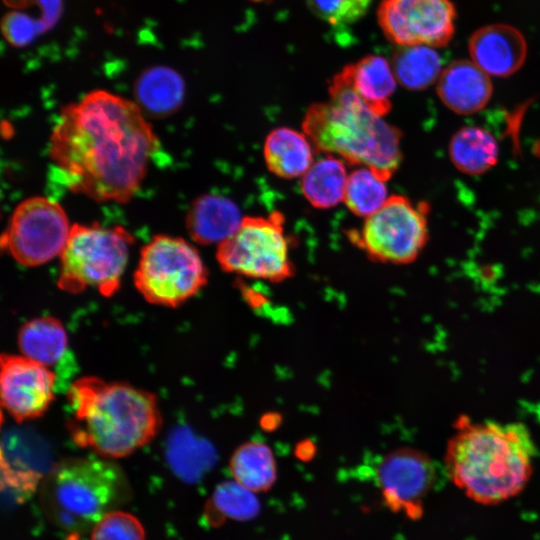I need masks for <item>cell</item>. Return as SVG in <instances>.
<instances>
[{"mask_svg": "<svg viewBox=\"0 0 540 540\" xmlns=\"http://www.w3.org/2000/svg\"><path fill=\"white\" fill-rule=\"evenodd\" d=\"M314 146L303 131L273 129L265 138L263 156L268 170L283 179L302 177L314 163Z\"/></svg>", "mask_w": 540, "mask_h": 540, "instance_id": "ac0fdd59", "label": "cell"}, {"mask_svg": "<svg viewBox=\"0 0 540 540\" xmlns=\"http://www.w3.org/2000/svg\"><path fill=\"white\" fill-rule=\"evenodd\" d=\"M338 73L374 113L382 117L389 113L398 82L386 58L366 55L344 66Z\"/></svg>", "mask_w": 540, "mask_h": 540, "instance_id": "2e32d148", "label": "cell"}, {"mask_svg": "<svg viewBox=\"0 0 540 540\" xmlns=\"http://www.w3.org/2000/svg\"><path fill=\"white\" fill-rule=\"evenodd\" d=\"M17 344L21 355L50 367L64 356L68 337L59 319L41 316L25 322L20 327Z\"/></svg>", "mask_w": 540, "mask_h": 540, "instance_id": "44dd1931", "label": "cell"}, {"mask_svg": "<svg viewBox=\"0 0 540 540\" xmlns=\"http://www.w3.org/2000/svg\"><path fill=\"white\" fill-rule=\"evenodd\" d=\"M71 227L62 206L43 196L17 205L1 236V247L17 263L36 267L60 256Z\"/></svg>", "mask_w": 540, "mask_h": 540, "instance_id": "30bf717a", "label": "cell"}, {"mask_svg": "<svg viewBox=\"0 0 540 540\" xmlns=\"http://www.w3.org/2000/svg\"><path fill=\"white\" fill-rule=\"evenodd\" d=\"M328 94L327 101L306 110L302 122L315 150L367 167L388 181L402 160L400 130L374 113L339 73Z\"/></svg>", "mask_w": 540, "mask_h": 540, "instance_id": "277c9868", "label": "cell"}, {"mask_svg": "<svg viewBox=\"0 0 540 540\" xmlns=\"http://www.w3.org/2000/svg\"><path fill=\"white\" fill-rule=\"evenodd\" d=\"M41 11L40 20L46 30L52 28L62 12V0H35Z\"/></svg>", "mask_w": 540, "mask_h": 540, "instance_id": "f546056e", "label": "cell"}, {"mask_svg": "<svg viewBox=\"0 0 540 540\" xmlns=\"http://www.w3.org/2000/svg\"><path fill=\"white\" fill-rule=\"evenodd\" d=\"M310 11L332 26H348L364 17L372 0H306Z\"/></svg>", "mask_w": 540, "mask_h": 540, "instance_id": "4316f807", "label": "cell"}, {"mask_svg": "<svg viewBox=\"0 0 540 540\" xmlns=\"http://www.w3.org/2000/svg\"><path fill=\"white\" fill-rule=\"evenodd\" d=\"M284 215L245 216L233 235L217 246L216 259L228 273L273 283L294 274Z\"/></svg>", "mask_w": 540, "mask_h": 540, "instance_id": "ba28073f", "label": "cell"}, {"mask_svg": "<svg viewBox=\"0 0 540 540\" xmlns=\"http://www.w3.org/2000/svg\"><path fill=\"white\" fill-rule=\"evenodd\" d=\"M490 76L471 60H456L441 72L437 92L442 102L458 114L475 113L492 95Z\"/></svg>", "mask_w": 540, "mask_h": 540, "instance_id": "9a60e30c", "label": "cell"}, {"mask_svg": "<svg viewBox=\"0 0 540 540\" xmlns=\"http://www.w3.org/2000/svg\"><path fill=\"white\" fill-rule=\"evenodd\" d=\"M386 182L371 169L359 167L348 176L344 203L356 216L367 218L389 198Z\"/></svg>", "mask_w": 540, "mask_h": 540, "instance_id": "d4e9b609", "label": "cell"}, {"mask_svg": "<svg viewBox=\"0 0 540 540\" xmlns=\"http://www.w3.org/2000/svg\"><path fill=\"white\" fill-rule=\"evenodd\" d=\"M256 495L232 479L216 487L208 506L223 518L246 521L259 512Z\"/></svg>", "mask_w": 540, "mask_h": 540, "instance_id": "484cf974", "label": "cell"}, {"mask_svg": "<svg viewBox=\"0 0 540 540\" xmlns=\"http://www.w3.org/2000/svg\"><path fill=\"white\" fill-rule=\"evenodd\" d=\"M47 31L42 21L30 15L12 11L2 21V32L6 40L17 47L32 43L41 33Z\"/></svg>", "mask_w": 540, "mask_h": 540, "instance_id": "f1b7e54d", "label": "cell"}, {"mask_svg": "<svg viewBox=\"0 0 540 540\" xmlns=\"http://www.w3.org/2000/svg\"><path fill=\"white\" fill-rule=\"evenodd\" d=\"M391 65L397 82L409 90L429 87L438 81L443 70L440 55L426 45L400 47Z\"/></svg>", "mask_w": 540, "mask_h": 540, "instance_id": "cb8c5ba5", "label": "cell"}, {"mask_svg": "<svg viewBox=\"0 0 540 540\" xmlns=\"http://www.w3.org/2000/svg\"><path fill=\"white\" fill-rule=\"evenodd\" d=\"M229 471L234 481L255 494L269 491L278 477L273 450L257 440L242 443L234 450Z\"/></svg>", "mask_w": 540, "mask_h": 540, "instance_id": "d6986e66", "label": "cell"}, {"mask_svg": "<svg viewBox=\"0 0 540 540\" xmlns=\"http://www.w3.org/2000/svg\"><path fill=\"white\" fill-rule=\"evenodd\" d=\"M348 176L344 160L325 155L301 177L303 196L315 208L335 207L344 202Z\"/></svg>", "mask_w": 540, "mask_h": 540, "instance_id": "7402d4cb", "label": "cell"}, {"mask_svg": "<svg viewBox=\"0 0 540 540\" xmlns=\"http://www.w3.org/2000/svg\"><path fill=\"white\" fill-rule=\"evenodd\" d=\"M533 437L519 422H476L463 416L449 438L444 470L470 500L497 505L520 494L534 469Z\"/></svg>", "mask_w": 540, "mask_h": 540, "instance_id": "7a4b0ae2", "label": "cell"}, {"mask_svg": "<svg viewBox=\"0 0 540 540\" xmlns=\"http://www.w3.org/2000/svg\"><path fill=\"white\" fill-rule=\"evenodd\" d=\"M158 146L137 103L94 90L61 110L48 154L56 176L71 192L125 203L141 186Z\"/></svg>", "mask_w": 540, "mask_h": 540, "instance_id": "6da1fadb", "label": "cell"}, {"mask_svg": "<svg viewBox=\"0 0 540 540\" xmlns=\"http://www.w3.org/2000/svg\"><path fill=\"white\" fill-rule=\"evenodd\" d=\"M130 494L128 479L115 462L87 456L58 463L42 483L40 502L56 527L81 535L124 505Z\"/></svg>", "mask_w": 540, "mask_h": 540, "instance_id": "5b68a950", "label": "cell"}, {"mask_svg": "<svg viewBox=\"0 0 540 540\" xmlns=\"http://www.w3.org/2000/svg\"><path fill=\"white\" fill-rule=\"evenodd\" d=\"M438 477L435 462L426 453L400 447L385 454L376 466L375 478L385 503L412 519L423 514L425 498Z\"/></svg>", "mask_w": 540, "mask_h": 540, "instance_id": "7c38bea8", "label": "cell"}, {"mask_svg": "<svg viewBox=\"0 0 540 540\" xmlns=\"http://www.w3.org/2000/svg\"><path fill=\"white\" fill-rule=\"evenodd\" d=\"M134 237L121 226L104 227L99 223L71 226L60 257L57 286L78 294L88 288L111 297L120 288Z\"/></svg>", "mask_w": 540, "mask_h": 540, "instance_id": "8992f818", "label": "cell"}, {"mask_svg": "<svg viewBox=\"0 0 540 540\" xmlns=\"http://www.w3.org/2000/svg\"><path fill=\"white\" fill-rule=\"evenodd\" d=\"M428 205L401 195L389 196L383 206L365 218L351 241L374 261L409 264L416 260L428 239Z\"/></svg>", "mask_w": 540, "mask_h": 540, "instance_id": "9c48e42d", "label": "cell"}, {"mask_svg": "<svg viewBox=\"0 0 540 540\" xmlns=\"http://www.w3.org/2000/svg\"><path fill=\"white\" fill-rule=\"evenodd\" d=\"M449 156L461 172L478 175L496 164L498 145L495 138L485 129L466 126L451 138Z\"/></svg>", "mask_w": 540, "mask_h": 540, "instance_id": "603a6c76", "label": "cell"}, {"mask_svg": "<svg viewBox=\"0 0 540 540\" xmlns=\"http://www.w3.org/2000/svg\"><path fill=\"white\" fill-rule=\"evenodd\" d=\"M243 216L231 199L206 194L196 198L186 215V228L191 238L201 245H219L239 228Z\"/></svg>", "mask_w": 540, "mask_h": 540, "instance_id": "e0dca14e", "label": "cell"}, {"mask_svg": "<svg viewBox=\"0 0 540 540\" xmlns=\"http://www.w3.org/2000/svg\"><path fill=\"white\" fill-rule=\"evenodd\" d=\"M90 540H145V530L136 516L117 509L94 525Z\"/></svg>", "mask_w": 540, "mask_h": 540, "instance_id": "83f0119b", "label": "cell"}, {"mask_svg": "<svg viewBox=\"0 0 540 540\" xmlns=\"http://www.w3.org/2000/svg\"><path fill=\"white\" fill-rule=\"evenodd\" d=\"M137 104L153 116H167L184 98V81L174 69L164 66L145 70L135 84Z\"/></svg>", "mask_w": 540, "mask_h": 540, "instance_id": "ffe728a7", "label": "cell"}, {"mask_svg": "<svg viewBox=\"0 0 540 540\" xmlns=\"http://www.w3.org/2000/svg\"><path fill=\"white\" fill-rule=\"evenodd\" d=\"M456 9L450 0H382L377 22L399 47L446 46L455 32Z\"/></svg>", "mask_w": 540, "mask_h": 540, "instance_id": "8fae6325", "label": "cell"}, {"mask_svg": "<svg viewBox=\"0 0 540 540\" xmlns=\"http://www.w3.org/2000/svg\"><path fill=\"white\" fill-rule=\"evenodd\" d=\"M67 400V429L73 442L103 458L131 455L161 428L156 395L129 383L84 376L71 384Z\"/></svg>", "mask_w": 540, "mask_h": 540, "instance_id": "3957f363", "label": "cell"}, {"mask_svg": "<svg viewBox=\"0 0 540 540\" xmlns=\"http://www.w3.org/2000/svg\"><path fill=\"white\" fill-rule=\"evenodd\" d=\"M471 61L489 76L506 77L517 72L527 56V42L515 27L494 23L477 29L468 43Z\"/></svg>", "mask_w": 540, "mask_h": 540, "instance_id": "5bb4252c", "label": "cell"}, {"mask_svg": "<svg viewBox=\"0 0 540 540\" xmlns=\"http://www.w3.org/2000/svg\"><path fill=\"white\" fill-rule=\"evenodd\" d=\"M1 404L17 422L43 416L55 398L56 375L49 367L23 355L2 354Z\"/></svg>", "mask_w": 540, "mask_h": 540, "instance_id": "4fadbf2b", "label": "cell"}, {"mask_svg": "<svg viewBox=\"0 0 540 540\" xmlns=\"http://www.w3.org/2000/svg\"><path fill=\"white\" fill-rule=\"evenodd\" d=\"M133 279L147 302L175 308L200 292L208 272L198 250L188 241L156 235L142 248Z\"/></svg>", "mask_w": 540, "mask_h": 540, "instance_id": "52a82bcc", "label": "cell"}, {"mask_svg": "<svg viewBox=\"0 0 540 540\" xmlns=\"http://www.w3.org/2000/svg\"><path fill=\"white\" fill-rule=\"evenodd\" d=\"M251 2H262V1H267V0H249Z\"/></svg>", "mask_w": 540, "mask_h": 540, "instance_id": "4dcf8cb0", "label": "cell"}]
</instances>
